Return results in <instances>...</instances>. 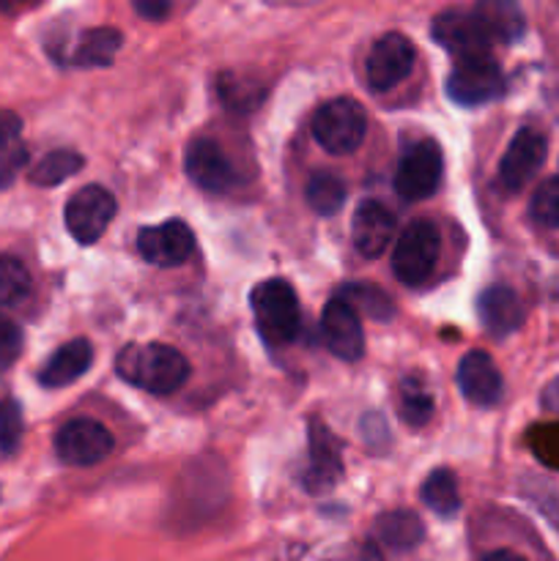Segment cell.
Masks as SVG:
<instances>
[{
    "label": "cell",
    "instance_id": "4fadbf2b",
    "mask_svg": "<svg viewBox=\"0 0 559 561\" xmlns=\"http://www.w3.org/2000/svg\"><path fill=\"white\" fill-rule=\"evenodd\" d=\"M184 170L195 186L203 192H228L236 184V168L230 164L228 153L208 137L190 140L184 153Z\"/></svg>",
    "mask_w": 559,
    "mask_h": 561
},
{
    "label": "cell",
    "instance_id": "f1b7e54d",
    "mask_svg": "<svg viewBox=\"0 0 559 561\" xmlns=\"http://www.w3.org/2000/svg\"><path fill=\"white\" fill-rule=\"evenodd\" d=\"M400 416L406 425L425 427L433 416V398L417 383H406L400 394Z\"/></svg>",
    "mask_w": 559,
    "mask_h": 561
},
{
    "label": "cell",
    "instance_id": "6da1fadb",
    "mask_svg": "<svg viewBox=\"0 0 559 561\" xmlns=\"http://www.w3.org/2000/svg\"><path fill=\"white\" fill-rule=\"evenodd\" d=\"M115 373L126 383L151 394H173L190 378V362L162 343H132L115 359Z\"/></svg>",
    "mask_w": 559,
    "mask_h": 561
},
{
    "label": "cell",
    "instance_id": "3957f363",
    "mask_svg": "<svg viewBox=\"0 0 559 561\" xmlns=\"http://www.w3.org/2000/svg\"><path fill=\"white\" fill-rule=\"evenodd\" d=\"M367 135V115L354 99H332L312 115V137L334 157L354 153Z\"/></svg>",
    "mask_w": 559,
    "mask_h": 561
},
{
    "label": "cell",
    "instance_id": "d4e9b609",
    "mask_svg": "<svg viewBox=\"0 0 559 561\" xmlns=\"http://www.w3.org/2000/svg\"><path fill=\"white\" fill-rule=\"evenodd\" d=\"M340 299L349 301L354 310H360L362 316H367L370 321L389 323L395 318V301L387 290H381L378 285L370 283H349L340 288Z\"/></svg>",
    "mask_w": 559,
    "mask_h": 561
},
{
    "label": "cell",
    "instance_id": "4316f807",
    "mask_svg": "<svg viewBox=\"0 0 559 561\" xmlns=\"http://www.w3.org/2000/svg\"><path fill=\"white\" fill-rule=\"evenodd\" d=\"M31 296V274L25 263L11 255H0V305L16 307Z\"/></svg>",
    "mask_w": 559,
    "mask_h": 561
},
{
    "label": "cell",
    "instance_id": "7402d4cb",
    "mask_svg": "<svg viewBox=\"0 0 559 561\" xmlns=\"http://www.w3.org/2000/svg\"><path fill=\"white\" fill-rule=\"evenodd\" d=\"M376 535L392 551H411L425 537V526H422L420 515H414L411 510H395L376 520Z\"/></svg>",
    "mask_w": 559,
    "mask_h": 561
},
{
    "label": "cell",
    "instance_id": "1f68e13d",
    "mask_svg": "<svg viewBox=\"0 0 559 561\" xmlns=\"http://www.w3.org/2000/svg\"><path fill=\"white\" fill-rule=\"evenodd\" d=\"M263 93L258 91V82L239 80V77L223 75L219 77V99L228 104L230 110H252L261 102Z\"/></svg>",
    "mask_w": 559,
    "mask_h": 561
},
{
    "label": "cell",
    "instance_id": "ba28073f",
    "mask_svg": "<svg viewBox=\"0 0 559 561\" xmlns=\"http://www.w3.org/2000/svg\"><path fill=\"white\" fill-rule=\"evenodd\" d=\"M115 442L113 433L96 420H88V416H80V420H71L55 433V455L64 460L66 466H96L113 453Z\"/></svg>",
    "mask_w": 559,
    "mask_h": 561
},
{
    "label": "cell",
    "instance_id": "52a82bcc",
    "mask_svg": "<svg viewBox=\"0 0 559 561\" xmlns=\"http://www.w3.org/2000/svg\"><path fill=\"white\" fill-rule=\"evenodd\" d=\"M444 175V157L438 142L420 140L400 157L398 170H395V192L403 201L417 203L431 197L438 190Z\"/></svg>",
    "mask_w": 559,
    "mask_h": 561
},
{
    "label": "cell",
    "instance_id": "7a4b0ae2",
    "mask_svg": "<svg viewBox=\"0 0 559 561\" xmlns=\"http://www.w3.org/2000/svg\"><path fill=\"white\" fill-rule=\"evenodd\" d=\"M250 307L258 332L269 345H288L299 337L301 310L290 283L274 277L255 285L250 294Z\"/></svg>",
    "mask_w": 559,
    "mask_h": 561
},
{
    "label": "cell",
    "instance_id": "4dcf8cb0",
    "mask_svg": "<svg viewBox=\"0 0 559 561\" xmlns=\"http://www.w3.org/2000/svg\"><path fill=\"white\" fill-rule=\"evenodd\" d=\"M22 409L16 400H0V455H14L22 444Z\"/></svg>",
    "mask_w": 559,
    "mask_h": 561
},
{
    "label": "cell",
    "instance_id": "277c9868",
    "mask_svg": "<svg viewBox=\"0 0 559 561\" xmlns=\"http://www.w3.org/2000/svg\"><path fill=\"white\" fill-rule=\"evenodd\" d=\"M442 250V236L436 225L427 219H417L403 233L398 236V244L392 252V272L403 285H420L433 274Z\"/></svg>",
    "mask_w": 559,
    "mask_h": 561
},
{
    "label": "cell",
    "instance_id": "d6986e66",
    "mask_svg": "<svg viewBox=\"0 0 559 561\" xmlns=\"http://www.w3.org/2000/svg\"><path fill=\"white\" fill-rule=\"evenodd\" d=\"M93 365V348L88 340H71V343L60 345L47 362H44L42 373H38V383L47 389H60L75 383L77 378L85 376L88 367Z\"/></svg>",
    "mask_w": 559,
    "mask_h": 561
},
{
    "label": "cell",
    "instance_id": "8992f818",
    "mask_svg": "<svg viewBox=\"0 0 559 561\" xmlns=\"http://www.w3.org/2000/svg\"><path fill=\"white\" fill-rule=\"evenodd\" d=\"M115 211H118V203L113 192L99 184H88L66 201V230L77 244H96L113 222Z\"/></svg>",
    "mask_w": 559,
    "mask_h": 561
},
{
    "label": "cell",
    "instance_id": "d6a6232c",
    "mask_svg": "<svg viewBox=\"0 0 559 561\" xmlns=\"http://www.w3.org/2000/svg\"><path fill=\"white\" fill-rule=\"evenodd\" d=\"M22 354V329L0 312V370L14 365Z\"/></svg>",
    "mask_w": 559,
    "mask_h": 561
},
{
    "label": "cell",
    "instance_id": "d590c367",
    "mask_svg": "<svg viewBox=\"0 0 559 561\" xmlns=\"http://www.w3.org/2000/svg\"><path fill=\"white\" fill-rule=\"evenodd\" d=\"M362 436H365V442L370 444V447H376V449L387 447V444H389L387 425H384V420L378 414L362 416Z\"/></svg>",
    "mask_w": 559,
    "mask_h": 561
},
{
    "label": "cell",
    "instance_id": "484cf974",
    "mask_svg": "<svg viewBox=\"0 0 559 561\" xmlns=\"http://www.w3.org/2000/svg\"><path fill=\"white\" fill-rule=\"evenodd\" d=\"M307 206L321 217H332L345 203V184L332 173H316L307 181Z\"/></svg>",
    "mask_w": 559,
    "mask_h": 561
},
{
    "label": "cell",
    "instance_id": "5b68a950",
    "mask_svg": "<svg viewBox=\"0 0 559 561\" xmlns=\"http://www.w3.org/2000/svg\"><path fill=\"white\" fill-rule=\"evenodd\" d=\"M444 91H447L449 102L460 104V107H480V104H488L497 96H502V69H499V64L491 55L455 60V69L449 71Z\"/></svg>",
    "mask_w": 559,
    "mask_h": 561
},
{
    "label": "cell",
    "instance_id": "e575fe53",
    "mask_svg": "<svg viewBox=\"0 0 559 561\" xmlns=\"http://www.w3.org/2000/svg\"><path fill=\"white\" fill-rule=\"evenodd\" d=\"M22 135V118L11 110H0V151L16 146Z\"/></svg>",
    "mask_w": 559,
    "mask_h": 561
},
{
    "label": "cell",
    "instance_id": "f35d334b",
    "mask_svg": "<svg viewBox=\"0 0 559 561\" xmlns=\"http://www.w3.org/2000/svg\"><path fill=\"white\" fill-rule=\"evenodd\" d=\"M36 3H42V0H0V11L3 14H16V11L33 9Z\"/></svg>",
    "mask_w": 559,
    "mask_h": 561
},
{
    "label": "cell",
    "instance_id": "8fae6325",
    "mask_svg": "<svg viewBox=\"0 0 559 561\" xmlns=\"http://www.w3.org/2000/svg\"><path fill=\"white\" fill-rule=\"evenodd\" d=\"M431 36L436 38V44H442L455 60L466 58H480V55H491L493 38L488 36L486 27L480 25V20L466 11H444L433 20Z\"/></svg>",
    "mask_w": 559,
    "mask_h": 561
},
{
    "label": "cell",
    "instance_id": "9c48e42d",
    "mask_svg": "<svg viewBox=\"0 0 559 561\" xmlns=\"http://www.w3.org/2000/svg\"><path fill=\"white\" fill-rule=\"evenodd\" d=\"M414 44L403 33H387L370 47L365 58V77L367 85L376 93L389 91L414 69Z\"/></svg>",
    "mask_w": 559,
    "mask_h": 561
},
{
    "label": "cell",
    "instance_id": "ffe728a7",
    "mask_svg": "<svg viewBox=\"0 0 559 561\" xmlns=\"http://www.w3.org/2000/svg\"><path fill=\"white\" fill-rule=\"evenodd\" d=\"M475 16L493 42L515 44L526 33V16L518 0H477Z\"/></svg>",
    "mask_w": 559,
    "mask_h": 561
},
{
    "label": "cell",
    "instance_id": "74e56055",
    "mask_svg": "<svg viewBox=\"0 0 559 561\" xmlns=\"http://www.w3.org/2000/svg\"><path fill=\"white\" fill-rule=\"evenodd\" d=\"M543 409L551 411V414L559 416V376L554 378L551 383H548L546 389H543V398H540Z\"/></svg>",
    "mask_w": 559,
    "mask_h": 561
},
{
    "label": "cell",
    "instance_id": "f546056e",
    "mask_svg": "<svg viewBox=\"0 0 559 561\" xmlns=\"http://www.w3.org/2000/svg\"><path fill=\"white\" fill-rule=\"evenodd\" d=\"M532 453L548 469L559 471V422H546V425H535L526 436Z\"/></svg>",
    "mask_w": 559,
    "mask_h": 561
},
{
    "label": "cell",
    "instance_id": "60d3db41",
    "mask_svg": "<svg viewBox=\"0 0 559 561\" xmlns=\"http://www.w3.org/2000/svg\"><path fill=\"white\" fill-rule=\"evenodd\" d=\"M280 3H294V5H299V3H316V0H280Z\"/></svg>",
    "mask_w": 559,
    "mask_h": 561
},
{
    "label": "cell",
    "instance_id": "2e32d148",
    "mask_svg": "<svg viewBox=\"0 0 559 561\" xmlns=\"http://www.w3.org/2000/svg\"><path fill=\"white\" fill-rule=\"evenodd\" d=\"M477 316H480L482 329L491 337L502 340L524 327L526 310L521 305V296L513 288H507V285H488L477 296Z\"/></svg>",
    "mask_w": 559,
    "mask_h": 561
},
{
    "label": "cell",
    "instance_id": "603a6c76",
    "mask_svg": "<svg viewBox=\"0 0 559 561\" xmlns=\"http://www.w3.org/2000/svg\"><path fill=\"white\" fill-rule=\"evenodd\" d=\"M422 502H425L427 510L438 515V518L449 520L458 515L460 510V491H458V480L449 469H436L425 477L420 491Z\"/></svg>",
    "mask_w": 559,
    "mask_h": 561
},
{
    "label": "cell",
    "instance_id": "7c38bea8",
    "mask_svg": "<svg viewBox=\"0 0 559 561\" xmlns=\"http://www.w3.org/2000/svg\"><path fill=\"white\" fill-rule=\"evenodd\" d=\"M137 250L153 266L175 268L190 261L195 250V233L181 219H170V222L142 228L137 233Z\"/></svg>",
    "mask_w": 559,
    "mask_h": 561
},
{
    "label": "cell",
    "instance_id": "5bb4252c",
    "mask_svg": "<svg viewBox=\"0 0 559 561\" xmlns=\"http://www.w3.org/2000/svg\"><path fill=\"white\" fill-rule=\"evenodd\" d=\"M343 477L340 442L323 422L310 420V460L301 471V485L310 493H329Z\"/></svg>",
    "mask_w": 559,
    "mask_h": 561
},
{
    "label": "cell",
    "instance_id": "cb8c5ba5",
    "mask_svg": "<svg viewBox=\"0 0 559 561\" xmlns=\"http://www.w3.org/2000/svg\"><path fill=\"white\" fill-rule=\"evenodd\" d=\"M82 164H85L82 153L71 151V148H55V151H49L47 157H42L33 164V170L27 173V181L33 186H58L64 181H69L71 175L80 173Z\"/></svg>",
    "mask_w": 559,
    "mask_h": 561
},
{
    "label": "cell",
    "instance_id": "ab89813d",
    "mask_svg": "<svg viewBox=\"0 0 559 561\" xmlns=\"http://www.w3.org/2000/svg\"><path fill=\"white\" fill-rule=\"evenodd\" d=\"M480 561H526V559L518 557V553H513V551H493V553H486Z\"/></svg>",
    "mask_w": 559,
    "mask_h": 561
},
{
    "label": "cell",
    "instance_id": "30bf717a",
    "mask_svg": "<svg viewBox=\"0 0 559 561\" xmlns=\"http://www.w3.org/2000/svg\"><path fill=\"white\" fill-rule=\"evenodd\" d=\"M548 153L546 137L540 135L532 126L515 131V137L510 140L507 151H504L502 162H499V184L504 192H521L532 179L537 175V170L543 168Z\"/></svg>",
    "mask_w": 559,
    "mask_h": 561
},
{
    "label": "cell",
    "instance_id": "836d02e7",
    "mask_svg": "<svg viewBox=\"0 0 559 561\" xmlns=\"http://www.w3.org/2000/svg\"><path fill=\"white\" fill-rule=\"evenodd\" d=\"M27 164V148L22 142L0 151V190L14 184V179L20 175V170H25Z\"/></svg>",
    "mask_w": 559,
    "mask_h": 561
},
{
    "label": "cell",
    "instance_id": "ac0fdd59",
    "mask_svg": "<svg viewBox=\"0 0 559 561\" xmlns=\"http://www.w3.org/2000/svg\"><path fill=\"white\" fill-rule=\"evenodd\" d=\"M395 236V217L387 206L378 201H365L356 206L354 219H351V239L360 255L378 257L389 247Z\"/></svg>",
    "mask_w": 559,
    "mask_h": 561
},
{
    "label": "cell",
    "instance_id": "8d00e7d4",
    "mask_svg": "<svg viewBox=\"0 0 559 561\" xmlns=\"http://www.w3.org/2000/svg\"><path fill=\"white\" fill-rule=\"evenodd\" d=\"M135 9L142 20H164L170 14V0H135Z\"/></svg>",
    "mask_w": 559,
    "mask_h": 561
},
{
    "label": "cell",
    "instance_id": "e0dca14e",
    "mask_svg": "<svg viewBox=\"0 0 559 561\" xmlns=\"http://www.w3.org/2000/svg\"><path fill=\"white\" fill-rule=\"evenodd\" d=\"M458 387L469 403L491 409L502 400L504 381L499 367L486 351H469L458 365Z\"/></svg>",
    "mask_w": 559,
    "mask_h": 561
},
{
    "label": "cell",
    "instance_id": "44dd1931",
    "mask_svg": "<svg viewBox=\"0 0 559 561\" xmlns=\"http://www.w3.org/2000/svg\"><path fill=\"white\" fill-rule=\"evenodd\" d=\"M121 33L115 27H91L80 33L75 49L69 53V64L82 66V69H96V66L113 64L115 53L121 49Z\"/></svg>",
    "mask_w": 559,
    "mask_h": 561
},
{
    "label": "cell",
    "instance_id": "9a60e30c",
    "mask_svg": "<svg viewBox=\"0 0 559 561\" xmlns=\"http://www.w3.org/2000/svg\"><path fill=\"white\" fill-rule=\"evenodd\" d=\"M321 332L323 343L338 359L360 362L365 354V334H362L360 316L349 301L338 299L327 301L321 312Z\"/></svg>",
    "mask_w": 559,
    "mask_h": 561
},
{
    "label": "cell",
    "instance_id": "83f0119b",
    "mask_svg": "<svg viewBox=\"0 0 559 561\" xmlns=\"http://www.w3.org/2000/svg\"><path fill=\"white\" fill-rule=\"evenodd\" d=\"M529 214L540 228L559 230V179H546L537 186L529 203Z\"/></svg>",
    "mask_w": 559,
    "mask_h": 561
}]
</instances>
